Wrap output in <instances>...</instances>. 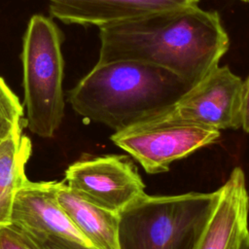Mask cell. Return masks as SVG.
I'll return each instance as SVG.
<instances>
[{"label":"cell","instance_id":"1","mask_svg":"<svg viewBox=\"0 0 249 249\" xmlns=\"http://www.w3.org/2000/svg\"><path fill=\"white\" fill-rule=\"evenodd\" d=\"M98 28V62L138 60L165 68L193 86L219 65L230 45L219 14L197 5Z\"/></svg>","mask_w":249,"mask_h":249},{"label":"cell","instance_id":"2","mask_svg":"<svg viewBox=\"0 0 249 249\" xmlns=\"http://www.w3.org/2000/svg\"><path fill=\"white\" fill-rule=\"evenodd\" d=\"M192 87L154 64L129 59L97 61L69 91L68 101L78 115L116 131L164 113Z\"/></svg>","mask_w":249,"mask_h":249},{"label":"cell","instance_id":"3","mask_svg":"<svg viewBox=\"0 0 249 249\" xmlns=\"http://www.w3.org/2000/svg\"><path fill=\"white\" fill-rule=\"evenodd\" d=\"M217 193L148 196L120 215V249H196Z\"/></svg>","mask_w":249,"mask_h":249},{"label":"cell","instance_id":"4","mask_svg":"<svg viewBox=\"0 0 249 249\" xmlns=\"http://www.w3.org/2000/svg\"><path fill=\"white\" fill-rule=\"evenodd\" d=\"M61 33L42 15L33 16L23 37V69L26 126L42 138L53 137L64 118Z\"/></svg>","mask_w":249,"mask_h":249},{"label":"cell","instance_id":"5","mask_svg":"<svg viewBox=\"0 0 249 249\" xmlns=\"http://www.w3.org/2000/svg\"><path fill=\"white\" fill-rule=\"evenodd\" d=\"M220 130L155 117L116 130L112 142L134 158L147 173L165 172L174 160L216 142Z\"/></svg>","mask_w":249,"mask_h":249},{"label":"cell","instance_id":"6","mask_svg":"<svg viewBox=\"0 0 249 249\" xmlns=\"http://www.w3.org/2000/svg\"><path fill=\"white\" fill-rule=\"evenodd\" d=\"M64 182L83 199L117 214L145 195L137 167L126 156L75 161L65 170Z\"/></svg>","mask_w":249,"mask_h":249},{"label":"cell","instance_id":"7","mask_svg":"<svg viewBox=\"0 0 249 249\" xmlns=\"http://www.w3.org/2000/svg\"><path fill=\"white\" fill-rule=\"evenodd\" d=\"M242 80L227 66H217L164 113L157 116L217 130L242 125Z\"/></svg>","mask_w":249,"mask_h":249},{"label":"cell","instance_id":"8","mask_svg":"<svg viewBox=\"0 0 249 249\" xmlns=\"http://www.w3.org/2000/svg\"><path fill=\"white\" fill-rule=\"evenodd\" d=\"M56 182L27 180L15 196L11 226L35 241L48 236H58L92 248L58 202Z\"/></svg>","mask_w":249,"mask_h":249},{"label":"cell","instance_id":"9","mask_svg":"<svg viewBox=\"0 0 249 249\" xmlns=\"http://www.w3.org/2000/svg\"><path fill=\"white\" fill-rule=\"evenodd\" d=\"M216 193L211 215L196 249H240L249 232V195L243 170L233 168Z\"/></svg>","mask_w":249,"mask_h":249},{"label":"cell","instance_id":"10","mask_svg":"<svg viewBox=\"0 0 249 249\" xmlns=\"http://www.w3.org/2000/svg\"><path fill=\"white\" fill-rule=\"evenodd\" d=\"M199 0H51L50 13L65 23L98 27L155 13L196 6Z\"/></svg>","mask_w":249,"mask_h":249},{"label":"cell","instance_id":"11","mask_svg":"<svg viewBox=\"0 0 249 249\" xmlns=\"http://www.w3.org/2000/svg\"><path fill=\"white\" fill-rule=\"evenodd\" d=\"M56 196L67 216L93 249H120L119 214L83 199L64 181L56 182Z\"/></svg>","mask_w":249,"mask_h":249},{"label":"cell","instance_id":"12","mask_svg":"<svg viewBox=\"0 0 249 249\" xmlns=\"http://www.w3.org/2000/svg\"><path fill=\"white\" fill-rule=\"evenodd\" d=\"M22 128L17 129L0 145V229L11 225L15 196L28 180L25 166L32 144Z\"/></svg>","mask_w":249,"mask_h":249},{"label":"cell","instance_id":"13","mask_svg":"<svg viewBox=\"0 0 249 249\" xmlns=\"http://www.w3.org/2000/svg\"><path fill=\"white\" fill-rule=\"evenodd\" d=\"M26 125L18 97L0 77V145L17 129Z\"/></svg>","mask_w":249,"mask_h":249},{"label":"cell","instance_id":"14","mask_svg":"<svg viewBox=\"0 0 249 249\" xmlns=\"http://www.w3.org/2000/svg\"><path fill=\"white\" fill-rule=\"evenodd\" d=\"M0 249H42L29 235L13 226L0 229Z\"/></svg>","mask_w":249,"mask_h":249},{"label":"cell","instance_id":"15","mask_svg":"<svg viewBox=\"0 0 249 249\" xmlns=\"http://www.w3.org/2000/svg\"><path fill=\"white\" fill-rule=\"evenodd\" d=\"M36 242L42 249H93L76 241L58 236H48Z\"/></svg>","mask_w":249,"mask_h":249},{"label":"cell","instance_id":"16","mask_svg":"<svg viewBox=\"0 0 249 249\" xmlns=\"http://www.w3.org/2000/svg\"><path fill=\"white\" fill-rule=\"evenodd\" d=\"M242 125L245 132H249V77L242 84V108H241Z\"/></svg>","mask_w":249,"mask_h":249},{"label":"cell","instance_id":"17","mask_svg":"<svg viewBox=\"0 0 249 249\" xmlns=\"http://www.w3.org/2000/svg\"><path fill=\"white\" fill-rule=\"evenodd\" d=\"M240 249H249V232L247 233V235L245 236Z\"/></svg>","mask_w":249,"mask_h":249},{"label":"cell","instance_id":"18","mask_svg":"<svg viewBox=\"0 0 249 249\" xmlns=\"http://www.w3.org/2000/svg\"><path fill=\"white\" fill-rule=\"evenodd\" d=\"M241 1H244V2H249V0H241Z\"/></svg>","mask_w":249,"mask_h":249}]
</instances>
